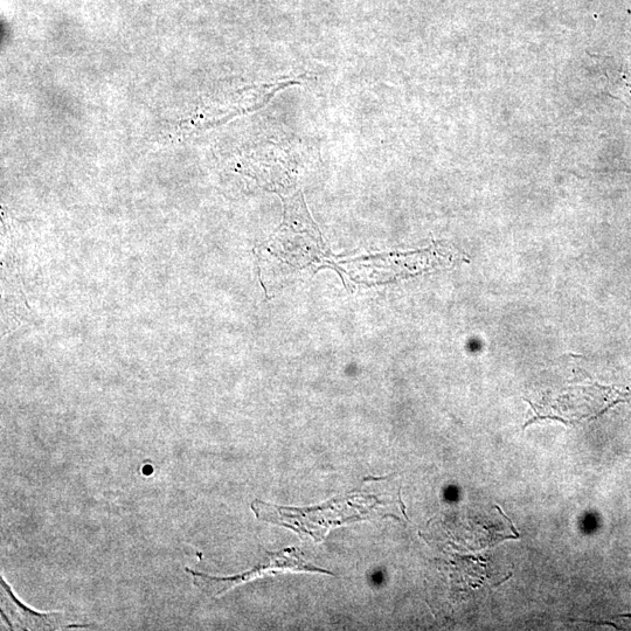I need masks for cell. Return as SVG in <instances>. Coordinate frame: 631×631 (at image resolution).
<instances>
[{
    "instance_id": "obj_1",
    "label": "cell",
    "mask_w": 631,
    "mask_h": 631,
    "mask_svg": "<svg viewBox=\"0 0 631 631\" xmlns=\"http://www.w3.org/2000/svg\"><path fill=\"white\" fill-rule=\"evenodd\" d=\"M380 499L366 494L350 495L335 499L316 508H281L262 501H255L252 510L258 519L294 530L301 536H310L321 542L331 528L360 519L381 515Z\"/></svg>"
},
{
    "instance_id": "obj_2",
    "label": "cell",
    "mask_w": 631,
    "mask_h": 631,
    "mask_svg": "<svg viewBox=\"0 0 631 631\" xmlns=\"http://www.w3.org/2000/svg\"><path fill=\"white\" fill-rule=\"evenodd\" d=\"M186 572L193 579L194 586L198 587L207 595L213 598H219L227 592L232 591L234 587L246 584V582L254 581L258 578L266 577V575H275L286 572H305V573H327L322 568H317L311 564L305 563L300 551L291 547V549L282 550L280 552H267L266 559L254 567L252 571L234 575V577L218 578L211 577L204 573H198L186 567Z\"/></svg>"
},
{
    "instance_id": "obj_3",
    "label": "cell",
    "mask_w": 631,
    "mask_h": 631,
    "mask_svg": "<svg viewBox=\"0 0 631 631\" xmlns=\"http://www.w3.org/2000/svg\"><path fill=\"white\" fill-rule=\"evenodd\" d=\"M3 594L6 599V609L9 610L11 619L15 622L16 626L22 629H34V630H53L67 627L62 624V621L66 619L64 613H38L33 609L26 607L20 602L15 594L12 593L11 588L2 579Z\"/></svg>"
},
{
    "instance_id": "obj_4",
    "label": "cell",
    "mask_w": 631,
    "mask_h": 631,
    "mask_svg": "<svg viewBox=\"0 0 631 631\" xmlns=\"http://www.w3.org/2000/svg\"><path fill=\"white\" fill-rule=\"evenodd\" d=\"M495 508L499 513H501V516L506 520V522L509 523L510 529L513 533H515V536L519 537V532L516 530L515 525H513L511 520L508 517H506L505 513L501 510V508H499L498 505H496Z\"/></svg>"
}]
</instances>
